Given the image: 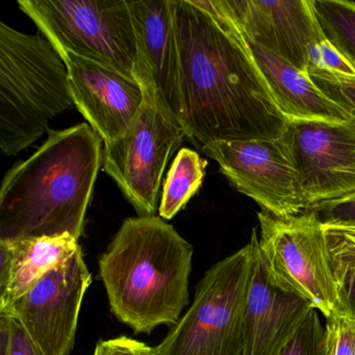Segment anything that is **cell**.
Segmentation results:
<instances>
[{"mask_svg": "<svg viewBox=\"0 0 355 355\" xmlns=\"http://www.w3.org/2000/svg\"><path fill=\"white\" fill-rule=\"evenodd\" d=\"M182 130L201 144L274 140L286 119L219 0H172Z\"/></svg>", "mask_w": 355, "mask_h": 355, "instance_id": "cell-1", "label": "cell"}, {"mask_svg": "<svg viewBox=\"0 0 355 355\" xmlns=\"http://www.w3.org/2000/svg\"><path fill=\"white\" fill-rule=\"evenodd\" d=\"M101 142L90 124L51 130L32 157L15 164L0 189V240H78L103 163Z\"/></svg>", "mask_w": 355, "mask_h": 355, "instance_id": "cell-2", "label": "cell"}, {"mask_svg": "<svg viewBox=\"0 0 355 355\" xmlns=\"http://www.w3.org/2000/svg\"><path fill=\"white\" fill-rule=\"evenodd\" d=\"M192 259V245L159 216L124 220L99 259L112 313L136 334L178 324Z\"/></svg>", "mask_w": 355, "mask_h": 355, "instance_id": "cell-3", "label": "cell"}, {"mask_svg": "<svg viewBox=\"0 0 355 355\" xmlns=\"http://www.w3.org/2000/svg\"><path fill=\"white\" fill-rule=\"evenodd\" d=\"M74 105L63 58L41 34L0 22V148L18 155L49 132L55 116Z\"/></svg>", "mask_w": 355, "mask_h": 355, "instance_id": "cell-4", "label": "cell"}, {"mask_svg": "<svg viewBox=\"0 0 355 355\" xmlns=\"http://www.w3.org/2000/svg\"><path fill=\"white\" fill-rule=\"evenodd\" d=\"M257 238L253 228L248 244L205 272L192 305L155 347V355H243Z\"/></svg>", "mask_w": 355, "mask_h": 355, "instance_id": "cell-5", "label": "cell"}, {"mask_svg": "<svg viewBox=\"0 0 355 355\" xmlns=\"http://www.w3.org/2000/svg\"><path fill=\"white\" fill-rule=\"evenodd\" d=\"M18 6L59 53L136 78L139 49L126 0H20Z\"/></svg>", "mask_w": 355, "mask_h": 355, "instance_id": "cell-6", "label": "cell"}, {"mask_svg": "<svg viewBox=\"0 0 355 355\" xmlns=\"http://www.w3.org/2000/svg\"><path fill=\"white\" fill-rule=\"evenodd\" d=\"M136 78L144 101L130 130L114 142L105 143L103 169L140 217L157 209L162 178L168 162L186 136L162 103L146 66L139 60Z\"/></svg>", "mask_w": 355, "mask_h": 355, "instance_id": "cell-7", "label": "cell"}, {"mask_svg": "<svg viewBox=\"0 0 355 355\" xmlns=\"http://www.w3.org/2000/svg\"><path fill=\"white\" fill-rule=\"evenodd\" d=\"M259 249L270 282L298 295L329 319L340 302L324 224L313 209L290 218L257 214Z\"/></svg>", "mask_w": 355, "mask_h": 355, "instance_id": "cell-8", "label": "cell"}, {"mask_svg": "<svg viewBox=\"0 0 355 355\" xmlns=\"http://www.w3.org/2000/svg\"><path fill=\"white\" fill-rule=\"evenodd\" d=\"M280 141L307 209L355 195V122L290 119Z\"/></svg>", "mask_w": 355, "mask_h": 355, "instance_id": "cell-9", "label": "cell"}, {"mask_svg": "<svg viewBox=\"0 0 355 355\" xmlns=\"http://www.w3.org/2000/svg\"><path fill=\"white\" fill-rule=\"evenodd\" d=\"M201 150L219 164L232 186L274 217L290 218L307 211L298 175L279 138L217 141Z\"/></svg>", "mask_w": 355, "mask_h": 355, "instance_id": "cell-10", "label": "cell"}, {"mask_svg": "<svg viewBox=\"0 0 355 355\" xmlns=\"http://www.w3.org/2000/svg\"><path fill=\"white\" fill-rule=\"evenodd\" d=\"M91 284L92 276L80 247L0 315L17 319L45 355H69L83 299Z\"/></svg>", "mask_w": 355, "mask_h": 355, "instance_id": "cell-11", "label": "cell"}, {"mask_svg": "<svg viewBox=\"0 0 355 355\" xmlns=\"http://www.w3.org/2000/svg\"><path fill=\"white\" fill-rule=\"evenodd\" d=\"M247 42L306 72L313 46L325 41L311 0H219Z\"/></svg>", "mask_w": 355, "mask_h": 355, "instance_id": "cell-12", "label": "cell"}, {"mask_svg": "<svg viewBox=\"0 0 355 355\" xmlns=\"http://www.w3.org/2000/svg\"><path fill=\"white\" fill-rule=\"evenodd\" d=\"M69 72L74 105L105 143L123 136L138 116L142 85L105 64L60 53Z\"/></svg>", "mask_w": 355, "mask_h": 355, "instance_id": "cell-13", "label": "cell"}, {"mask_svg": "<svg viewBox=\"0 0 355 355\" xmlns=\"http://www.w3.org/2000/svg\"><path fill=\"white\" fill-rule=\"evenodd\" d=\"M313 309L298 295L274 286L255 242L254 265L244 315L243 355H278Z\"/></svg>", "mask_w": 355, "mask_h": 355, "instance_id": "cell-14", "label": "cell"}, {"mask_svg": "<svg viewBox=\"0 0 355 355\" xmlns=\"http://www.w3.org/2000/svg\"><path fill=\"white\" fill-rule=\"evenodd\" d=\"M128 5L136 34L139 60L146 66L162 103L180 124V53L172 0H140L128 1Z\"/></svg>", "mask_w": 355, "mask_h": 355, "instance_id": "cell-15", "label": "cell"}, {"mask_svg": "<svg viewBox=\"0 0 355 355\" xmlns=\"http://www.w3.org/2000/svg\"><path fill=\"white\" fill-rule=\"evenodd\" d=\"M247 42V41H246ZM270 94L286 119L348 123L352 118L330 101L309 78L278 55L247 42Z\"/></svg>", "mask_w": 355, "mask_h": 355, "instance_id": "cell-16", "label": "cell"}, {"mask_svg": "<svg viewBox=\"0 0 355 355\" xmlns=\"http://www.w3.org/2000/svg\"><path fill=\"white\" fill-rule=\"evenodd\" d=\"M80 247L78 240L69 234L0 240V311L24 296Z\"/></svg>", "mask_w": 355, "mask_h": 355, "instance_id": "cell-17", "label": "cell"}, {"mask_svg": "<svg viewBox=\"0 0 355 355\" xmlns=\"http://www.w3.org/2000/svg\"><path fill=\"white\" fill-rule=\"evenodd\" d=\"M207 162L196 151L182 148L178 151L164 182L159 205V216L171 220L202 186Z\"/></svg>", "mask_w": 355, "mask_h": 355, "instance_id": "cell-18", "label": "cell"}, {"mask_svg": "<svg viewBox=\"0 0 355 355\" xmlns=\"http://www.w3.org/2000/svg\"><path fill=\"white\" fill-rule=\"evenodd\" d=\"M326 40L355 71V3L345 0H311Z\"/></svg>", "mask_w": 355, "mask_h": 355, "instance_id": "cell-19", "label": "cell"}, {"mask_svg": "<svg viewBox=\"0 0 355 355\" xmlns=\"http://www.w3.org/2000/svg\"><path fill=\"white\" fill-rule=\"evenodd\" d=\"M306 72L313 84L355 122V76L320 68H309Z\"/></svg>", "mask_w": 355, "mask_h": 355, "instance_id": "cell-20", "label": "cell"}, {"mask_svg": "<svg viewBox=\"0 0 355 355\" xmlns=\"http://www.w3.org/2000/svg\"><path fill=\"white\" fill-rule=\"evenodd\" d=\"M278 355H327V334L317 309H311Z\"/></svg>", "mask_w": 355, "mask_h": 355, "instance_id": "cell-21", "label": "cell"}, {"mask_svg": "<svg viewBox=\"0 0 355 355\" xmlns=\"http://www.w3.org/2000/svg\"><path fill=\"white\" fill-rule=\"evenodd\" d=\"M0 355H45L15 318L0 315Z\"/></svg>", "mask_w": 355, "mask_h": 355, "instance_id": "cell-22", "label": "cell"}, {"mask_svg": "<svg viewBox=\"0 0 355 355\" xmlns=\"http://www.w3.org/2000/svg\"><path fill=\"white\" fill-rule=\"evenodd\" d=\"M330 259L355 266V224H324Z\"/></svg>", "mask_w": 355, "mask_h": 355, "instance_id": "cell-23", "label": "cell"}, {"mask_svg": "<svg viewBox=\"0 0 355 355\" xmlns=\"http://www.w3.org/2000/svg\"><path fill=\"white\" fill-rule=\"evenodd\" d=\"M340 313L338 317L355 327V266L332 261Z\"/></svg>", "mask_w": 355, "mask_h": 355, "instance_id": "cell-24", "label": "cell"}, {"mask_svg": "<svg viewBox=\"0 0 355 355\" xmlns=\"http://www.w3.org/2000/svg\"><path fill=\"white\" fill-rule=\"evenodd\" d=\"M327 355H354L355 327L340 317L326 319Z\"/></svg>", "mask_w": 355, "mask_h": 355, "instance_id": "cell-25", "label": "cell"}, {"mask_svg": "<svg viewBox=\"0 0 355 355\" xmlns=\"http://www.w3.org/2000/svg\"><path fill=\"white\" fill-rule=\"evenodd\" d=\"M309 68H320L346 76H355L352 66L327 40L315 45L311 49Z\"/></svg>", "mask_w": 355, "mask_h": 355, "instance_id": "cell-26", "label": "cell"}, {"mask_svg": "<svg viewBox=\"0 0 355 355\" xmlns=\"http://www.w3.org/2000/svg\"><path fill=\"white\" fill-rule=\"evenodd\" d=\"M93 355H155V352L145 343L122 336L97 343Z\"/></svg>", "mask_w": 355, "mask_h": 355, "instance_id": "cell-27", "label": "cell"}, {"mask_svg": "<svg viewBox=\"0 0 355 355\" xmlns=\"http://www.w3.org/2000/svg\"><path fill=\"white\" fill-rule=\"evenodd\" d=\"M311 209L323 224H355V195Z\"/></svg>", "mask_w": 355, "mask_h": 355, "instance_id": "cell-28", "label": "cell"}, {"mask_svg": "<svg viewBox=\"0 0 355 355\" xmlns=\"http://www.w3.org/2000/svg\"><path fill=\"white\" fill-rule=\"evenodd\" d=\"M354 355H355V352H354Z\"/></svg>", "mask_w": 355, "mask_h": 355, "instance_id": "cell-29", "label": "cell"}]
</instances>
